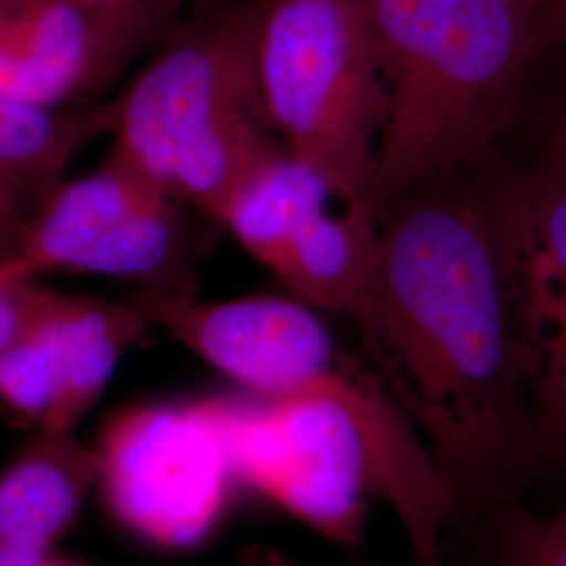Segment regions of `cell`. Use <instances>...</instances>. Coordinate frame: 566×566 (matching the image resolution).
I'll use <instances>...</instances> for the list:
<instances>
[{
  "label": "cell",
  "mask_w": 566,
  "mask_h": 566,
  "mask_svg": "<svg viewBox=\"0 0 566 566\" xmlns=\"http://www.w3.org/2000/svg\"><path fill=\"white\" fill-rule=\"evenodd\" d=\"M428 187L380 221L376 277L353 324L446 479L455 531L468 533L523 504L547 474L483 187Z\"/></svg>",
  "instance_id": "cell-1"
},
{
  "label": "cell",
  "mask_w": 566,
  "mask_h": 566,
  "mask_svg": "<svg viewBox=\"0 0 566 566\" xmlns=\"http://www.w3.org/2000/svg\"><path fill=\"white\" fill-rule=\"evenodd\" d=\"M238 483L336 546L355 547L382 500L420 566L443 565L455 507L422 434L374 369L343 359L303 390L231 407Z\"/></svg>",
  "instance_id": "cell-2"
},
{
  "label": "cell",
  "mask_w": 566,
  "mask_h": 566,
  "mask_svg": "<svg viewBox=\"0 0 566 566\" xmlns=\"http://www.w3.org/2000/svg\"><path fill=\"white\" fill-rule=\"evenodd\" d=\"M382 82L380 210L481 160L514 120L546 0H359Z\"/></svg>",
  "instance_id": "cell-3"
},
{
  "label": "cell",
  "mask_w": 566,
  "mask_h": 566,
  "mask_svg": "<svg viewBox=\"0 0 566 566\" xmlns=\"http://www.w3.org/2000/svg\"><path fill=\"white\" fill-rule=\"evenodd\" d=\"M261 0L168 44L107 107L114 151L166 196L219 219L280 154L259 82Z\"/></svg>",
  "instance_id": "cell-4"
},
{
  "label": "cell",
  "mask_w": 566,
  "mask_h": 566,
  "mask_svg": "<svg viewBox=\"0 0 566 566\" xmlns=\"http://www.w3.org/2000/svg\"><path fill=\"white\" fill-rule=\"evenodd\" d=\"M259 82L283 147L344 206L376 200L382 82L359 0H261Z\"/></svg>",
  "instance_id": "cell-5"
},
{
  "label": "cell",
  "mask_w": 566,
  "mask_h": 566,
  "mask_svg": "<svg viewBox=\"0 0 566 566\" xmlns=\"http://www.w3.org/2000/svg\"><path fill=\"white\" fill-rule=\"evenodd\" d=\"M179 206L112 149L102 168L39 203L21 242L0 256V285L72 271L145 292H196Z\"/></svg>",
  "instance_id": "cell-6"
},
{
  "label": "cell",
  "mask_w": 566,
  "mask_h": 566,
  "mask_svg": "<svg viewBox=\"0 0 566 566\" xmlns=\"http://www.w3.org/2000/svg\"><path fill=\"white\" fill-rule=\"evenodd\" d=\"M229 399L143 405L109 420L97 449L105 504L143 539L187 549L217 528L238 483Z\"/></svg>",
  "instance_id": "cell-7"
},
{
  "label": "cell",
  "mask_w": 566,
  "mask_h": 566,
  "mask_svg": "<svg viewBox=\"0 0 566 566\" xmlns=\"http://www.w3.org/2000/svg\"><path fill=\"white\" fill-rule=\"evenodd\" d=\"M525 346L547 476L566 479V181L535 166L483 187Z\"/></svg>",
  "instance_id": "cell-8"
},
{
  "label": "cell",
  "mask_w": 566,
  "mask_h": 566,
  "mask_svg": "<svg viewBox=\"0 0 566 566\" xmlns=\"http://www.w3.org/2000/svg\"><path fill=\"white\" fill-rule=\"evenodd\" d=\"M135 303L151 327L263 401L303 390L344 359L327 325L296 301L248 296L210 303L196 292H143Z\"/></svg>",
  "instance_id": "cell-9"
},
{
  "label": "cell",
  "mask_w": 566,
  "mask_h": 566,
  "mask_svg": "<svg viewBox=\"0 0 566 566\" xmlns=\"http://www.w3.org/2000/svg\"><path fill=\"white\" fill-rule=\"evenodd\" d=\"M21 283L23 325L41 340L55 380V409L41 430L74 432L151 327L142 306Z\"/></svg>",
  "instance_id": "cell-10"
},
{
  "label": "cell",
  "mask_w": 566,
  "mask_h": 566,
  "mask_svg": "<svg viewBox=\"0 0 566 566\" xmlns=\"http://www.w3.org/2000/svg\"><path fill=\"white\" fill-rule=\"evenodd\" d=\"M99 84V42L76 0H0L2 93L61 109Z\"/></svg>",
  "instance_id": "cell-11"
},
{
  "label": "cell",
  "mask_w": 566,
  "mask_h": 566,
  "mask_svg": "<svg viewBox=\"0 0 566 566\" xmlns=\"http://www.w3.org/2000/svg\"><path fill=\"white\" fill-rule=\"evenodd\" d=\"M99 483L95 447L41 430L0 474V566H41Z\"/></svg>",
  "instance_id": "cell-12"
},
{
  "label": "cell",
  "mask_w": 566,
  "mask_h": 566,
  "mask_svg": "<svg viewBox=\"0 0 566 566\" xmlns=\"http://www.w3.org/2000/svg\"><path fill=\"white\" fill-rule=\"evenodd\" d=\"M380 212L344 206L340 214H317L292 240L275 275L306 303L350 322L364 308L378 269Z\"/></svg>",
  "instance_id": "cell-13"
},
{
  "label": "cell",
  "mask_w": 566,
  "mask_h": 566,
  "mask_svg": "<svg viewBox=\"0 0 566 566\" xmlns=\"http://www.w3.org/2000/svg\"><path fill=\"white\" fill-rule=\"evenodd\" d=\"M329 198L334 191L324 175L282 149L233 191L217 223L275 273L292 240L327 210Z\"/></svg>",
  "instance_id": "cell-14"
},
{
  "label": "cell",
  "mask_w": 566,
  "mask_h": 566,
  "mask_svg": "<svg viewBox=\"0 0 566 566\" xmlns=\"http://www.w3.org/2000/svg\"><path fill=\"white\" fill-rule=\"evenodd\" d=\"M109 130L107 107L91 114H65L18 102L0 91V177L25 202L41 203L60 182L74 156L97 133Z\"/></svg>",
  "instance_id": "cell-15"
},
{
  "label": "cell",
  "mask_w": 566,
  "mask_h": 566,
  "mask_svg": "<svg viewBox=\"0 0 566 566\" xmlns=\"http://www.w3.org/2000/svg\"><path fill=\"white\" fill-rule=\"evenodd\" d=\"M468 533H479L483 566H566V506L547 516L504 507Z\"/></svg>",
  "instance_id": "cell-16"
},
{
  "label": "cell",
  "mask_w": 566,
  "mask_h": 566,
  "mask_svg": "<svg viewBox=\"0 0 566 566\" xmlns=\"http://www.w3.org/2000/svg\"><path fill=\"white\" fill-rule=\"evenodd\" d=\"M95 28L102 60V84L114 78L166 21L182 0H76Z\"/></svg>",
  "instance_id": "cell-17"
},
{
  "label": "cell",
  "mask_w": 566,
  "mask_h": 566,
  "mask_svg": "<svg viewBox=\"0 0 566 566\" xmlns=\"http://www.w3.org/2000/svg\"><path fill=\"white\" fill-rule=\"evenodd\" d=\"M0 401L44 428L55 409V380L41 340L21 325L20 336L0 355Z\"/></svg>",
  "instance_id": "cell-18"
},
{
  "label": "cell",
  "mask_w": 566,
  "mask_h": 566,
  "mask_svg": "<svg viewBox=\"0 0 566 566\" xmlns=\"http://www.w3.org/2000/svg\"><path fill=\"white\" fill-rule=\"evenodd\" d=\"M539 166L566 181V95L558 103L542 126L539 135Z\"/></svg>",
  "instance_id": "cell-19"
},
{
  "label": "cell",
  "mask_w": 566,
  "mask_h": 566,
  "mask_svg": "<svg viewBox=\"0 0 566 566\" xmlns=\"http://www.w3.org/2000/svg\"><path fill=\"white\" fill-rule=\"evenodd\" d=\"M25 203L20 191L0 177V256L9 254L25 233L30 221Z\"/></svg>",
  "instance_id": "cell-20"
},
{
  "label": "cell",
  "mask_w": 566,
  "mask_h": 566,
  "mask_svg": "<svg viewBox=\"0 0 566 566\" xmlns=\"http://www.w3.org/2000/svg\"><path fill=\"white\" fill-rule=\"evenodd\" d=\"M23 325L21 283L0 285V355L15 343Z\"/></svg>",
  "instance_id": "cell-21"
},
{
  "label": "cell",
  "mask_w": 566,
  "mask_h": 566,
  "mask_svg": "<svg viewBox=\"0 0 566 566\" xmlns=\"http://www.w3.org/2000/svg\"><path fill=\"white\" fill-rule=\"evenodd\" d=\"M231 566H296L292 563L290 556H285L275 547L254 544V546L243 547L242 552L235 556Z\"/></svg>",
  "instance_id": "cell-22"
},
{
  "label": "cell",
  "mask_w": 566,
  "mask_h": 566,
  "mask_svg": "<svg viewBox=\"0 0 566 566\" xmlns=\"http://www.w3.org/2000/svg\"><path fill=\"white\" fill-rule=\"evenodd\" d=\"M566 41V0H546L542 20V42Z\"/></svg>",
  "instance_id": "cell-23"
},
{
  "label": "cell",
  "mask_w": 566,
  "mask_h": 566,
  "mask_svg": "<svg viewBox=\"0 0 566 566\" xmlns=\"http://www.w3.org/2000/svg\"><path fill=\"white\" fill-rule=\"evenodd\" d=\"M41 566H72V565H63V563H53V560H46V563H42Z\"/></svg>",
  "instance_id": "cell-24"
}]
</instances>
